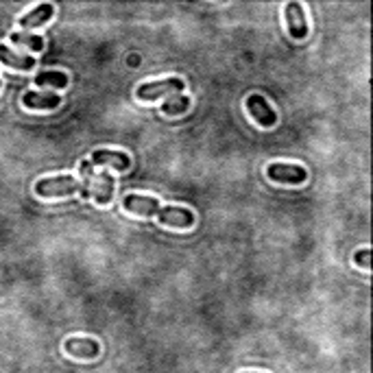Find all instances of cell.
I'll list each match as a JSON object with an SVG mask.
<instances>
[{
	"label": "cell",
	"instance_id": "1",
	"mask_svg": "<svg viewBox=\"0 0 373 373\" xmlns=\"http://www.w3.org/2000/svg\"><path fill=\"white\" fill-rule=\"evenodd\" d=\"M81 182L72 175H61V177H48L35 184V192L40 197H68L72 192H79Z\"/></svg>",
	"mask_w": 373,
	"mask_h": 373
},
{
	"label": "cell",
	"instance_id": "2",
	"mask_svg": "<svg viewBox=\"0 0 373 373\" xmlns=\"http://www.w3.org/2000/svg\"><path fill=\"white\" fill-rule=\"evenodd\" d=\"M186 88V84L182 79H161V81H151V84H142L138 86L136 94L140 101H155L159 96H166V94H182Z\"/></svg>",
	"mask_w": 373,
	"mask_h": 373
},
{
	"label": "cell",
	"instance_id": "3",
	"mask_svg": "<svg viewBox=\"0 0 373 373\" xmlns=\"http://www.w3.org/2000/svg\"><path fill=\"white\" fill-rule=\"evenodd\" d=\"M247 109L249 113L255 118V122L260 127H273L275 122H278V113H275V109L269 105V101L264 99V96L260 94H251L247 99Z\"/></svg>",
	"mask_w": 373,
	"mask_h": 373
},
{
	"label": "cell",
	"instance_id": "4",
	"mask_svg": "<svg viewBox=\"0 0 373 373\" xmlns=\"http://www.w3.org/2000/svg\"><path fill=\"white\" fill-rule=\"evenodd\" d=\"M267 175L269 180L280 184H303L308 177L303 166H293V164H271L267 168Z\"/></svg>",
	"mask_w": 373,
	"mask_h": 373
},
{
	"label": "cell",
	"instance_id": "5",
	"mask_svg": "<svg viewBox=\"0 0 373 373\" xmlns=\"http://www.w3.org/2000/svg\"><path fill=\"white\" fill-rule=\"evenodd\" d=\"M127 212H134L138 216H157L159 214V201L153 197H142V194H127L122 201Z\"/></svg>",
	"mask_w": 373,
	"mask_h": 373
},
{
	"label": "cell",
	"instance_id": "6",
	"mask_svg": "<svg viewBox=\"0 0 373 373\" xmlns=\"http://www.w3.org/2000/svg\"><path fill=\"white\" fill-rule=\"evenodd\" d=\"M90 164L92 166H111L113 170H127L132 159H129L127 153L120 151H107V149H99L90 155Z\"/></svg>",
	"mask_w": 373,
	"mask_h": 373
},
{
	"label": "cell",
	"instance_id": "7",
	"mask_svg": "<svg viewBox=\"0 0 373 373\" xmlns=\"http://www.w3.org/2000/svg\"><path fill=\"white\" fill-rule=\"evenodd\" d=\"M286 24H288V33L295 40H303L308 35V22H305V13L299 3H288L286 5Z\"/></svg>",
	"mask_w": 373,
	"mask_h": 373
},
{
	"label": "cell",
	"instance_id": "8",
	"mask_svg": "<svg viewBox=\"0 0 373 373\" xmlns=\"http://www.w3.org/2000/svg\"><path fill=\"white\" fill-rule=\"evenodd\" d=\"M157 219L161 221V223H166V225H170V227H192L194 225V214L190 212L188 207H173V205H168V207H161L159 209V214H157Z\"/></svg>",
	"mask_w": 373,
	"mask_h": 373
},
{
	"label": "cell",
	"instance_id": "9",
	"mask_svg": "<svg viewBox=\"0 0 373 373\" xmlns=\"http://www.w3.org/2000/svg\"><path fill=\"white\" fill-rule=\"evenodd\" d=\"M63 349L77 358H96L101 354V345L92 338H68L63 343Z\"/></svg>",
	"mask_w": 373,
	"mask_h": 373
},
{
	"label": "cell",
	"instance_id": "10",
	"mask_svg": "<svg viewBox=\"0 0 373 373\" xmlns=\"http://www.w3.org/2000/svg\"><path fill=\"white\" fill-rule=\"evenodd\" d=\"M24 107L29 109H55L61 99H59V94H53V92H26L24 94V99H22Z\"/></svg>",
	"mask_w": 373,
	"mask_h": 373
},
{
	"label": "cell",
	"instance_id": "11",
	"mask_svg": "<svg viewBox=\"0 0 373 373\" xmlns=\"http://www.w3.org/2000/svg\"><path fill=\"white\" fill-rule=\"evenodd\" d=\"M92 192H94V201L99 205H105V203L111 201V197H113V177H111L109 170L99 173V177H96L94 184H92Z\"/></svg>",
	"mask_w": 373,
	"mask_h": 373
},
{
	"label": "cell",
	"instance_id": "12",
	"mask_svg": "<svg viewBox=\"0 0 373 373\" xmlns=\"http://www.w3.org/2000/svg\"><path fill=\"white\" fill-rule=\"evenodd\" d=\"M0 61H3L5 66L18 68V70H29V68L35 66V59H33V57L13 53V51H9L5 44H0Z\"/></svg>",
	"mask_w": 373,
	"mask_h": 373
},
{
	"label": "cell",
	"instance_id": "13",
	"mask_svg": "<svg viewBox=\"0 0 373 373\" xmlns=\"http://www.w3.org/2000/svg\"><path fill=\"white\" fill-rule=\"evenodd\" d=\"M53 13H55V7H53V5H40V7H35L33 11H29L26 15H22V18H20V26H24V29L40 26V24H44V22L51 20Z\"/></svg>",
	"mask_w": 373,
	"mask_h": 373
},
{
	"label": "cell",
	"instance_id": "14",
	"mask_svg": "<svg viewBox=\"0 0 373 373\" xmlns=\"http://www.w3.org/2000/svg\"><path fill=\"white\" fill-rule=\"evenodd\" d=\"M79 168H81V188H79V194L84 199H90L92 197V184H94V170H92L90 159L81 161Z\"/></svg>",
	"mask_w": 373,
	"mask_h": 373
},
{
	"label": "cell",
	"instance_id": "15",
	"mask_svg": "<svg viewBox=\"0 0 373 373\" xmlns=\"http://www.w3.org/2000/svg\"><path fill=\"white\" fill-rule=\"evenodd\" d=\"M188 107H190V99H186L184 94H173L170 99H166L164 105H161V111L168 113V116H177V113L188 111Z\"/></svg>",
	"mask_w": 373,
	"mask_h": 373
},
{
	"label": "cell",
	"instance_id": "16",
	"mask_svg": "<svg viewBox=\"0 0 373 373\" xmlns=\"http://www.w3.org/2000/svg\"><path fill=\"white\" fill-rule=\"evenodd\" d=\"M38 86H51V88H66L68 86V77L59 72V70H48L35 77Z\"/></svg>",
	"mask_w": 373,
	"mask_h": 373
},
{
	"label": "cell",
	"instance_id": "17",
	"mask_svg": "<svg viewBox=\"0 0 373 373\" xmlns=\"http://www.w3.org/2000/svg\"><path fill=\"white\" fill-rule=\"evenodd\" d=\"M11 42L15 44H22V46H29L33 53H40L44 48V40L42 35H29V33H11Z\"/></svg>",
	"mask_w": 373,
	"mask_h": 373
},
{
	"label": "cell",
	"instance_id": "18",
	"mask_svg": "<svg viewBox=\"0 0 373 373\" xmlns=\"http://www.w3.org/2000/svg\"><path fill=\"white\" fill-rule=\"evenodd\" d=\"M371 251L369 249H360V251H356L354 253V262L358 264V267H363V269H369L371 267Z\"/></svg>",
	"mask_w": 373,
	"mask_h": 373
},
{
	"label": "cell",
	"instance_id": "19",
	"mask_svg": "<svg viewBox=\"0 0 373 373\" xmlns=\"http://www.w3.org/2000/svg\"><path fill=\"white\" fill-rule=\"evenodd\" d=\"M245 373H249V371H245Z\"/></svg>",
	"mask_w": 373,
	"mask_h": 373
}]
</instances>
